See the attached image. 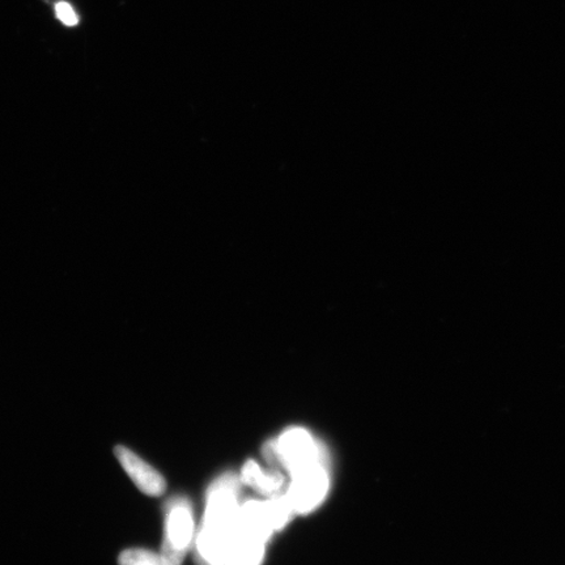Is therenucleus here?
Wrapping results in <instances>:
<instances>
[{"instance_id": "6e6552de", "label": "nucleus", "mask_w": 565, "mask_h": 565, "mask_svg": "<svg viewBox=\"0 0 565 565\" xmlns=\"http://www.w3.org/2000/svg\"><path fill=\"white\" fill-rule=\"evenodd\" d=\"M119 565H168L160 554H154L150 550L130 548L119 555Z\"/></svg>"}, {"instance_id": "f257e3e1", "label": "nucleus", "mask_w": 565, "mask_h": 565, "mask_svg": "<svg viewBox=\"0 0 565 565\" xmlns=\"http://www.w3.org/2000/svg\"><path fill=\"white\" fill-rule=\"evenodd\" d=\"M264 454L268 462L281 466L291 476L309 466L321 463V450L303 428L285 430L279 439L266 444Z\"/></svg>"}, {"instance_id": "20e7f679", "label": "nucleus", "mask_w": 565, "mask_h": 565, "mask_svg": "<svg viewBox=\"0 0 565 565\" xmlns=\"http://www.w3.org/2000/svg\"><path fill=\"white\" fill-rule=\"evenodd\" d=\"M115 455L138 489L148 497L158 498L166 492L167 482L157 469L148 465L129 448L117 447Z\"/></svg>"}, {"instance_id": "1a4fd4ad", "label": "nucleus", "mask_w": 565, "mask_h": 565, "mask_svg": "<svg viewBox=\"0 0 565 565\" xmlns=\"http://www.w3.org/2000/svg\"><path fill=\"white\" fill-rule=\"evenodd\" d=\"M55 15L67 26H75L79 23V18H77L73 7L66 2L55 4Z\"/></svg>"}, {"instance_id": "7ed1b4c3", "label": "nucleus", "mask_w": 565, "mask_h": 565, "mask_svg": "<svg viewBox=\"0 0 565 565\" xmlns=\"http://www.w3.org/2000/svg\"><path fill=\"white\" fill-rule=\"evenodd\" d=\"M292 482L286 497L294 512L308 514L316 510L327 498L329 491V477L322 463L295 472Z\"/></svg>"}, {"instance_id": "0eeeda50", "label": "nucleus", "mask_w": 565, "mask_h": 565, "mask_svg": "<svg viewBox=\"0 0 565 565\" xmlns=\"http://www.w3.org/2000/svg\"><path fill=\"white\" fill-rule=\"evenodd\" d=\"M265 513L268 522L275 532V530H280L288 524V521L291 520L294 510L291 504L285 494V497H275L268 498L263 501Z\"/></svg>"}, {"instance_id": "423d86ee", "label": "nucleus", "mask_w": 565, "mask_h": 565, "mask_svg": "<svg viewBox=\"0 0 565 565\" xmlns=\"http://www.w3.org/2000/svg\"><path fill=\"white\" fill-rule=\"evenodd\" d=\"M242 480L254 491L271 498L285 487V477L279 471H266L256 461H247L242 471Z\"/></svg>"}, {"instance_id": "39448f33", "label": "nucleus", "mask_w": 565, "mask_h": 565, "mask_svg": "<svg viewBox=\"0 0 565 565\" xmlns=\"http://www.w3.org/2000/svg\"><path fill=\"white\" fill-rule=\"evenodd\" d=\"M264 554L265 543L247 535L238 522L236 535L212 565H260Z\"/></svg>"}, {"instance_id": "f03ea898", "label": "nucleus", "mask_w": 565, "mask_h": 565, "mask_svg": "<svg viewBox=\"0 0 565 565\" xmlns=\"http://www.w3.org/2000/svg\"><path fill=\"white\" fill-rule=\"evenodd\" d=\"M194 518L192 507L185 499L169 503L166 519L164 541L160 556L168 565H181L192 545Z\"/></svg>"}]
</instances>
